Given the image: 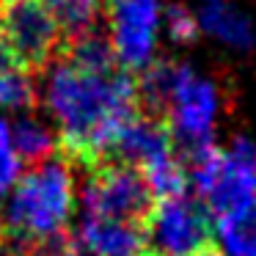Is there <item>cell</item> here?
Wrapping results in <instances>:
<instances>
[{
  "label": "cell",
  "mask_w": 256,
  "mask_h": 256,
  "mask_svg": "<svg viewBox=\"0 0 256 256\" xmlns=\"http://www.w3.org/2000/svg\"><path fill=\"white\" fill-rule=\"evenodd\" d=\"M44 108L58 127V146L69 162L100 166L118 132L138 116V80L124 69L88 72L72 61L50 64Z\"/></svg>",
  "instance_id": "obj_1"
},
{
  "label": "cell",
  "mask_w": 256,
  "mask_h": 256,
  "mask_svg": "<svg viewBox=\"0 0 256 256\" xmlns=\"http://www.w3.org/2000/svg\"><path fill=\"white\" fill-rule=\"evenodd\" d=\"M74 210V174L66 157H52L20 176L3 210L6 237L12 240H52L66 234Z\"/></svg>",
  "instance_id": "obj_2"
},
{
  "label": "cell",
  "mask_w": 256,
  "mask_h": 256,
  "mask_svg": "<svg viewBox=\"0 0 256 256\" xmlns=\"http://www.w3.org/2000/svg\"><path fill=\"white\" fill-rule=\"evenodd\" d=\"M188 182L215 220L232 218L256 201V146L237 138L228 149L215 144L184 160Z\"/></svg>",
  "instance_id": "obj_3"
},
{
  "label": "cell",
  "mask_w": 256,
  "mask_h": 256,
  "mask_svg": "<svg viewBox=\"0 0 256 256\" xmlns=\"http://www.w3.org/2000/svg\"><path fill=\"white\" fill-rule=\"evenodd\" d=\"M218 110H220V91L212 80L198 74L193 66H174V83L168 96V122L171 138L184 152V160L212 146Z\"/></svg>",
  "instance_id": "obj_4"
},
{
  "label": "cell",
  "mask_w": 256,
  "mask_h": 256,
  "mask_svg": "<svg viewBox=\"0 0 256 256\" xmlns=\"http://www.w3.org/2000/svg\"><path fill=\"white\" fill-rule=\"evenodd\" d=\"M215 218L201 198L182 193L160 198L146 220L149 256H198L215 248Z\"/></svg>",
  "instance_id": "obj_5"
},
{
  "label": "cell",
  "mask_w": 256,
  "mask_h": 256,
  "mask_svg": "<svg viewBox=\"0 0 256 256\" xmlns=\"http://www.w3.org/2000/svg\"><path fill=\"white\" fill-rule=\"evenodd\" d=\"M157 198L152 196L144 174L138 168L105 160L91 168L83 184V210L86 215L116 218V220L144 223L149 220Z\"/></svg>",
  "instance_id": "obj_6"
},
{
  "label": "cell",
  "mask_w": 256,
  "mask_h": 256,
  "mask_svg": "<svg viewBox=\"0 0 256 256\" xmlns=\"http://www.w3.org/2000/svg\"><path fill=\"white\" fill-rule=\"evenodd\" d=\"M160 28V0H113L108 12V39L124 72H146L154 64Z\"/></svg>",
  "instance_id": "obj_7"
},
{
  "label": "cell",
  "mask_w": 256,
  "mask_h": 256,
  "mask_svg": "<svg viewBox=\"0 0 256 256\" xmlns=\"http://www.w3.org/2000/svg\"><path fill=\"white\" fill-rule=\"evenodd\" d=\"M3 39L20 66H47L64 42V28L44 0H0Z\"/></svg>",
  "instance_id": "obj_8"
},
{
  "label": "cell",
  "mask_w": 256,
  "mask_h": 256,
  "mask_svg": "<svg viewBox=\"0 0 256 256\" xmlns=\"http://www.w3.org/2000/svg\"><path fill=\"white\" fill-rule=\"evenodd\" d=\"M176 154V144L171 138V130L152 116H135L127 127L118 132L108 160L122 162V166L138 168L140 174L152 166L168 160Z\"/></svg>",
  "instance_id": "obj_9"
},
{
  "label": "cell",
  "mask_w": 256,
  "mask_h": 256,
  "mask_svg": "<svg viewBox=\"0 0 256 256\" xmlns=\"http://www.w3.org/2000/svg\"><path fill=\"white\" fill-rule=\"evenodd\" d=\"M74 242L88 256H144L146 226L116 218L83 215L74 232Z\"/></svg>",
  "instance_id": "obj_10"
},
{
  "label": "cell",
  "mask_w": 256,
  "mask_h": 256,
  "mask_svg": "<svg viewBox=\"0 0 256 256\" xmlns=\"http://www.w3.org/2000/svg\"><path fill=\"white\" fill-rule=\"evenodd\" d=\"M198 28L237 50H248L256 39L250 20L232 0H198Z\"/></svg>",
  "instance_id": "obj_11"
},
{
  "label": "cell",
  "mask_w": 256,
  "mask_h": 256,
  "mask_svg": "<svg viewBox=\"0 0 256 256\" xmlns=\"http://www.w3.org/2000/svg\"><path fill=\"white\" fill-rule=\"evenodd\" d=\"M12 140L22 162L39 166L44 160H52V152L58 149V135L50 124H44L36 116H20L12 122Z\"/></svg>",
  "instance_id": "obj_12"
},
{
  "label": "cell",
  "mask_w": 256,
  "mask_h": 256,
  "mask_svg": "<svg viewBox=\"0 0 256 256\" xmlns=\"http://www.w3.org/2000/svg\"><path fill=\"white\" fill-rule=\"evenodd\" d=\"M223 256H256V201L232 218L215 220Z\"/></svg>",
  "instance_id": "obj_13"
},
{
  "label": "cell",
  "mask_w": 256,
  "mask_h": 256,
  "mask_svg": "<svg viewBox=\"0 0 256 256\" xmlns=\"http://www.w3.org/2000/svg\"><path fill=\"white\" fill-rule=\"evenodd\" d=\"M66 50H69L66 61H72L80 69H88V72H113L118 66L110 39L96 34V30H86L80 36H72Z\"/></svg>",
  "instance_id": "obj_14"
},
{
  "label": "cell",
  "mask_w": 256,
  "mask_h": 256,
  "mask_svg": "<svg viewBox=\"0 0 256 256\" xmlns=\"http://www.w3.org/2000/svg\"><path fill=\"white\" fill-rule=\"evenodd\" d=\"M36 102V86L25 66H0V110H28Z\"/></svg>",
  "instance_id": "obj_15"
},
{
  "label": "cell",
  "mask_w": 256,
  "mask_h": 256,
  "mask_svg": "<svg viewBox=\"0 0 256 256\" xmlns=\"http://www.w3.org/2000/svg\"><path fill=\"white\" fill-rule=\"evenodd\" d=\"M50 12L56 14V20L61 22V28L72 36H80L86 30H94L100 6L96 0H44Z\"/></svg>",
  "instance_id": "obj_16"
},
{
  "label": "cell",
  "mask_w": 256,
  "mask_h": 256,
  "mask_svg": "<svg viewBox=\"0 0 256 256\" xmlns=\"http://www.w3.org/2000/svg\"><path fill=\"white\" fill-rule=\"evenodd\" d=\"M22 157L17 154L12 140V122L0 118V198L14 190V184L22 176Z\"/></svg>",
  "instance_id": "obj_17"
},
{
  "label": "cell",
  "mask_w": 256,
  "mask_h": 256,
  "mask_svg": "<svg viewBox=\"0 0 256 256\" xmlns=\"http://www.w3.org/2000/svg\"><path fill=\"white\" fill-rule=\"evenodd\" d=\"M162 28L176 44H190L198 34V17L184 6H168L162 12Z\"/></svg>",
  "instance_id": "obj_18"
},
{
  "label": "cell",
  "mask_w": 256,
  "mask_h": 256,
  "mask_svg": "<svg viewBox=\"0 0 256 256\" xmlns=\"http://www.w3.org/2000/svg\"><path fill=\"white\" fill-rule=\"evenodd\" d=\"M6 240V226H3V212H0V242Z\"/></svg>",
  "instance_id": "obj_19"
},
{
  "label": "cell",
  "mask_w": 256,
  "mask_h": 256,
  "mask_svg": "<svg viewBox=\"0 0 256 256\" xmlns=\"http://www.w3.org/2000/svg\"><path fill=\"white\" fill-rule=\"evenodd\" d=\"M198 256H223V250H215V248H210V250H204V254H198Z\"/></svg>",
  "instance_id": "obj_20"
},
{
  "label": "cell",
  "mask_w": 256,
  "mask_h": 256,
  "mask_svg": "<svg viewBox=\"0 0 256 256\" xmlns=\"http://www.w3.org/2000/svg\"><path fill=\"white\" fill-rule=\"evenodd\" d=\"M0 42H6L3 39V8H0Z\"/></svg>",
  "instance_id": "obj_21"
}]
</instances>
